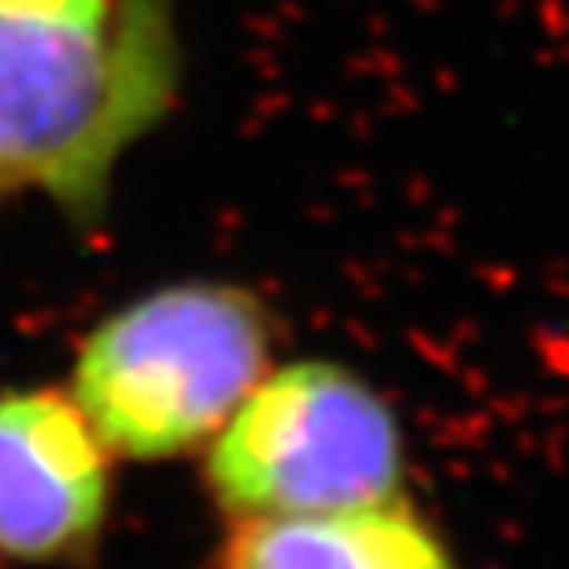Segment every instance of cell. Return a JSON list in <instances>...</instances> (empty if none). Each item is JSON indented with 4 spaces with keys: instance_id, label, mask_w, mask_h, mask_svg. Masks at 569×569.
I'll use <instances>...</instances> for the list:
<instances>
[{
    "instance_id": "277c9868",
    "label": "cell",
    "mask_w": 569,
    "mask_h": 569,
    "mask_svg": "<svg viewBox=\"0 0 569 569\" xmlns=\"http://www.w3.org/2000/svg\"><path fill=\"white\" fill-rule=\"evenodd\" d=\"M111 515L108 448L71 392H0V559L86 562Z\"/></svg>"
},
{
    "instance_id": "7a4b0ae2",
    "label": "cell",
    "mask_w": 569,
    "mask_h": 569,
    "mask_svg": "<svg viewBox=\"0 0 569 569\" xmlns=\"http://www.w3.org/2000/svg\"><path fill=\"white\" fill-rule=\"evenodd\" d=\"M274 315L233 281H178L86 337L71 396L108 455L163 462L219 437L274 367Z\"/></svg>"
},
{
    "instance_id": "3957f363",
    "label": "cell",
    "mask_w": 569,
    "mask_h": 569,
    "mask_svg": "<svg viewBox=\"0 0 569 569\" xmlns=\"http://www.w3.org/2000/svg\"><path fill=\"white\" fill-rule=\"evenodd\" d=\"M396 407L337 359L270 367L208 443L203 485L230 518L318 515L403 496Z\"/></svg>"
},
{
    "instance_id": "5b68a950",
    "label": "cell",
    "mask_w": 569,
    "mask_h": 569,
    "mask_svg": "<svg viewBox=\"0 0 569 569\" xmlns=\"http://www.w3.org/2000/svg\"><path fill=\"white\" fill-rule=\"evenodd\" d=\"M214 569H459L407 496L318 515L230 518Z\"/></svg>"
},
{
    "instance_id": "6da1fadb",
    "label": "cell",
    "mask_w": 569,
    "mask_h": 569,
    "mask_svg": "<svg viewBox=\"0 0 569 569\" xmlns=\"http://www.w3.org/2000/svg\"><path fill=\"white\" fill-rule=\"evenodd\" d=\"M174 86L167 0H0V189H44L93 219Z\"/></svg>"
}]
</instances>
